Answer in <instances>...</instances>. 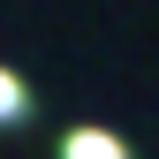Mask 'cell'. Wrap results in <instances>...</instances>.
<instances>
[{
    "instance_id": "obj_2",
    "label": "cell",
    "mask_w": 159,
    "mask_h": 159,
    "mask_svg": "<svg viewBox=\"0 0 159 159\" xmlns=\"http://www.w3.org/2000/svg\"><path fill=\"white\" fill-rule=\"evenodd\" d=\"M23 114H30V84H23L15 68H0V129H15Z\"/></svg>"
},
{
    "instance_id": "obj_1",
    "label": "cell",
    "mask_w": 159,
    "mask_h": 159,
    "mask_svg": "<svg viewBox=\"0 0 159 159\" xmlns=\"http://www.w3.org/2000/svg\"><path fill=\"white\" fill-rule=\"evenodd\" d=\"M61 159H129V144L114 129H98V121H76L68 136H61Z\"/></svg>"
}]
</instances>
